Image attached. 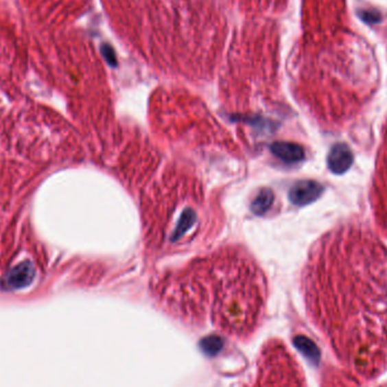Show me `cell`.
<instances>
[{"label":"cell","instance_id":"obj_4","mask_svg":"<svg viewBox=\"0 0 387 387\" xmlns=\"http://www.w3.org/2000/svg\"><path fill=\"white\" fill-rule=\"evenodd\" d=\"M329 167L336 174H342L347 172L351 165L352 153L348 146L344 144H338L334 146L329 154Z\"/></svg>","mask_w":387,"mask_h":387},{"label":"cell","instance_id":"obj_5","mask_svg":"<svg viewBox=\"0 0 387 387\" xmlns=\"http://www.w3.org/2000/svg\"><path fill=\"white\" fill-rule=\"evenodd\" d=\"M271 151L275 156L288 163H296L305 158V152L296 143L277 142L271 145Z\"/></svg>","mask_w":387,"mask_h":387},{"label":"cell","instance_id":"obj_3","mask_svg":"<svg viewBox=\"0 0 387 387\" xmlns=\"http://www.w3.org/2000/svg\"><path fill=\"white\" fill-rule=\"evenodd\" d=\"M36 275V271L33 265L29 261L22 263L16 268H14L12 271L7 274L6 280H5V287L10 290L15 289H21L32 282Z\"/></svg>","mask_w":387,"mask_h":387},{"label":"cell","instance_id":"obj_1","mask_svg":"<svg viewBox=\"0 0 387 387\" xmlns=\"http://www.w3.org/2000/svg\"><path fill=\"white\" fill-rule=\"evenodd\" d=\"M371 209L381 233L387 238V119L382 130L371 189Z\"/></svg>","mask_w":387,"mask_h":387},{"label":"cell","instance_id":"obj_8","mask_svg":"<svg viewBox=\"0 0 387 387\" xmlns=\"http://www.w3.org/2000/svg\"><path fill=\"white\" fill-rule=\"evenodd\" d=\"M102 54H104V58L107 59V62L110 64H116V56H115V52H113V48L110 45H104L102 47Z\"/></svg>","mask_w":387,"mask_h":387},{"label":"cell","instance_id":"obj_2","mask_svg":"<svg viewBox=\"0 0 387 387\" xmlns=\"http://www.w3.org/2000/svg\"><path fill=\"white\" fill-rule=\"evenodd\" d=\"M322 187L312 180L299 181L289 191V198L296 205H306L316 200L322 194Z\"/></svg>","mask_w":387,"mask_h":387},{"label":"cell","instance_id":"obj_6","mask_svg":"<svg viewBox=\"0 0 387 387\" xmlns=\"http://www.w3.org/2000/svg\"><path fill=\"white\" fill-rule=\"evenodd\" d=\"M273 200H274V194L271 189L265 188V189H261L257 194V196L254 198L250 209L257 215H263L270 210V207L273 204Z\"/></svg>","mask_w":387,"mask_h":387},{"label":"cell","instance_id":"obj_7","mask_svg":"<svg viewBox=\"0 0 387 387\" xmlns=\"http://www.w3.org/2000/svg\"><path fill=\"white\" fill-rule=\"evenodd\" d=\"M294 342L297 348L303 352V355H306L307 358L309 359L310 362H315V364L320 362V350L312 340L307 339L305 336H298L297 339L294 340Z\"/></svg>","mask_w":387,"mask_h":387}]
</instances>
